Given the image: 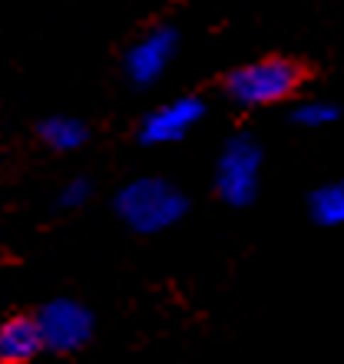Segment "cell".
I'll list each match as a JSON object with an SVG mask.
<instances>
[{
    "label": "cell",
    "mask_w": 344,
    "mask_h": 364,
    "mask_svg": "<svg viewBox=\"0 0 344 364\" xmlns=\"http://www.w3.org/2000/svg\"><path fill=\"white\" fill-rule=\"evenodd\" d=\"M37 328L40 338H43V348L70 355V351H80L90 341L93 315H90V308L73 301V298H53V301L40 308Z\"/></svg>",
    "instance_id": "4"
},
{
    "label": "cell",
    "mask_w": 344,
    "mask_h": 364,
    "mask_svg": "<svg viewBox=\"0 0 344 364\" xmlns=\"http://www.w3.org/2000/svg\"><path fill=\"white\" fill-rule=\"evenodd\" d=\"M43 351L37 318H7L0 325V364H27Z\"/></svg>",
    "instance_id": "7"
},
{
    "label": "cell",
    "mask_w": 344,
    "mask_h": 364,
    "mask_svg": "<svg viewBox=\"0 0 344 364\" xmlns=\"http://www.w3.org/2000/svg\"><path fill=\"white\" fill-rule=\"evenodd\" d=\"M298 80H301L298 67L281 57L252 60L225 77V96L242 109H258L288 100L298 90Z\"/></svg>",
    "instance_id": "2"
},
{
    "label": "cell",
    "mask_w": 344,
    "mask_h": 364,
    "mask_svg": "<svg viewBox=\"0 0 344 364\" xmlns=\"http://www.w3.org/2000/svg\"><path fill=\"white\" fill-rule=\"evenodd\" d=\"M205 116V103L199 96H179L169 100L159 109L143 119V143L149 146H169L182 136H189V129Z\"/></svg>",
    "instance_id": "6"
},
{
    "label": "cell",
    "mask_w": 344,
    "mask_h": 364,
    "mask_svg": "<svg viewBox=\"0 0 344 364\" xmlns=\"http://www.w3.org/2000/svg\"><path fill=\"white\" fill-rule=\"evenodd\" d=\"M40 136H43V143L60 149V153H73L86 143L90 133H86V126L77 116H50V119L40 123Z\"/></svg>",
    "instance_id": "8"
},
{
    "label": "cell",
    "mask_w": 344,
    "mask_h": 364,
    "mask_svg": "<svg viewBox=\"0 0 344 364\" xmlns=\"http://www.w3.org/2000/svg\"><path fill=\"white\" fill-rule=\"evenodd\" d=\"M116 212L133 232L156 235L186 215V196L169 179L143 176V179L123 186V192L116 196Z\"/></svg>",
    "instance_id": "1"
},
{
    "label": "cell",
    "mask_w": 344,
    "mask_h": 364,
    "mask_svg": "<svg viewBox=\"0 0 344 364\" xmlns=\"http://www.w3.org/2000/svg\"><path fill=\"white\" fill-rule=\"evenodd\" d=\"M311 219L328 229L344 225V182H328L311 196Z\"/></svg>",
    "instance_id": "9"
},
{
    "label": "cell",
    "mask_w": 344,
    "mask_h": 364,
    "mask_svg": "<svg viewBox=\"0 0 344 364\" xmlns=\"http://www.w3.org/2000/svg\"><path fill=\"white\" fill-rule=\"evenodd\" d=\"M176 50H179V33L172 27L163 23V27L146 30L143 37L126 50V73L136 87H149L166 73Z\"/></svg>",
    "instance_id": "5"
},
{
    "label": "cell",
    "mask_w": 344,
    "mask_h": 364,
    "mask_svg": "<svg viewBox=\"0 0 344 364\" xmlns=\"http://www.w3.org/2000/svg\"><path fill=\"white\" fill-rule=\"evenodd\" d=\"M301 129H321V126L335 123L338 119V106L335 103H325V100H308V103L295 106V113H291Z\"/></svg>",
    "instance_id": "10"
},
{
    "label": "cell",
    "mask_w": 344,
    "mask_h": 364,
    "mask_svg": "<svg viewBox=\"0 0 344 364\" xmlns=\"http://www.w3.org/2000/svg\"><path fill=\"white\" fill-rule=\"evenodd\" d=\"M86 199H90V182L86 179H73L70 186H63V192H60V205H63V209H77V205H83Z\"/></svg>",
    "instance_id": "11"
},
{
    "label": "cell",
    "mask_w": 344,
    "mask_h": 364,
    "mask_svg": "<svg viewBox=\"0 0 344 364\" xmlns=\"http://www.w3.org/2000/svg\"><path fill=\"white\" fill-rule=\"evenodd\" d=\"M262 186V146L252 136H235L222 146L215 163V189L229 205H252Z\"/></svg>",
    "instance_id": "3"
}]
</instances>
